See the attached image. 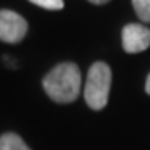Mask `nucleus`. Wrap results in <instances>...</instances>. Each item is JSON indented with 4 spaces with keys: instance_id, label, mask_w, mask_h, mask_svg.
<instances>
[{
    "instance_id": "3",
    "label": "nucleus",
    "mask_w": 150,
    "mask_h": 150,
    "mask_svg": "<svg viewBox=\"0 0 150 150\" xmlns=\"http://www.w3.org/2000/svg\"><path fill=\"white\" fill-rule=\"evenodd\" d=\"M28 23L22 15L12 10H0V40L5 43H18L27 35Z\"/></svg>"
},
{
    "instance_id": "5",
    "label": "nucleus",
    "mask_w": 150,
    "mask_h": 150,
    "mask_svg": "<svg viewBox=\"0 0 150 150\" xmlns=\"http://www.w3.org/2000/svg\"><path fill=\"white\" fill-rule=\"evenodd\" d=\"M0 150H30L20 135L8 132L0 137Z\"/></svg>"
},
{
    "instance_id": "9",
    "label": "nucleus",
    "mask_w": 150,
    "mask_h": 150,
    "mask_svg": "<svg viewBox=\"0 0 150 150\" xmlns=\"http://www.w3.org/2000/svg\"><path fill=\"white\" fill-rule=\"evenodd\" d=\"M145 92L150 95V74H149V77H147V82H145Z\"/></svg>"
},
{
    "instance_id": "8",
    "label": "nucleus",
    "mask_w": 150,
    "mask_h": 150,
    "mask_svg": "<svg viewBox=\"0 0 150 150\" xmlns=\"http://www.w3.org/2000/svg\"><path fill=\"white\" fill-rule=\"evenodd\" d=\"M92 4H95V5H103V4H108L110 0H88Z\"/></svg>"
},
{
    "instance_id": "2",
    "label": "nucleus",
    "mask_w": 150,
    "mask_h": 150,
    "mask_svg": "<svg viewBox=\"0 0 150 150\" xmlns=\"http://www.w3.org/2000/svg\"><path fill=\"white\" fill-rule=\"evenodd\" d=\"M112 85V70L105 62H95L88 70L85 82V97L87 105L92 110H102L108 103V93Z\"/></svg>"
},
{
    "instance_id": "1",
    "label": "nucleus",
    "mask_w": 150,
    "mask_h": 150,
    "mask_svg": "<svg viewBox=\"0 0 150 150\" xmlns=\"http://www.w3.org/2000/svg\"><path fill=\"white\" fill-rule=\"evenodd\" d=\"M80 70L72 62H64L50 70L43 77V90L59 103H70L80 93Z\"/></svg>"
},
{
    "instance_id": "6",
    "label": "nucleus",
    "mask_w": 150,
    "mask_h": 150,
    "mask_svg": "<svg viewBox=\"0 0 150 150\" xmlns=\"http://www.w3.org/2000/svg\"><path fill=\"white\" fill-rule=\"evenodd\" d=\"M135 13L145 23H150V0H132Z\"/></svg>"
},
{
    "instance_id": "7",
    "label": "nucleus",
    "mask_w": 150,
    "mask_h": 150,
    "mask_svg": "<svg viewBox=\"0 0 150 150\" xmlns=\"http://www.w3.org/2000/svg\"><path fill=\"white\" fill-rule=\"evenodd\" d=\"M32 4L47 8V10H60L64 8V0H30Z\"/></svg>"
},
{
    "instance_id": "4",
    "label": "nucleus",
    "mask_w": 150,
    "mask_h": 150,
    "mask_svg": "<svg viewBox=\"0 0 150 150\" xmlns=\"http://www.w3.org/2000/svg\"><path fill=\"white\" fill-rule=\"evenodd\" d=\"M122 47L127 54H140L150 47V28L140 23H129L122 30Z\"/></svg>"
}]
</instances>
